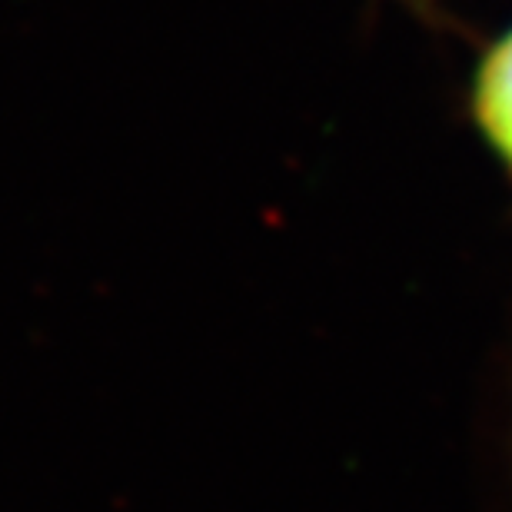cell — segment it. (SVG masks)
I'll list each match as a JSON object with an SVG mask.
<instances>
[{
	"label": "cell",
	"instance_id": "cell-1",
	"mask_svg": "<svg viewBox=\"0 0 512 512\" xmlns=\"http://www.w3.org/2000/svg\"><path fill=\"white\" fill-rule=\"evenodd\" d=\"M476 107L489 140L512 163V30L499 40L479 74Z\"/></svg>",
	"mask_w": 512,
	"mask_h": 512
}]
</instances>
